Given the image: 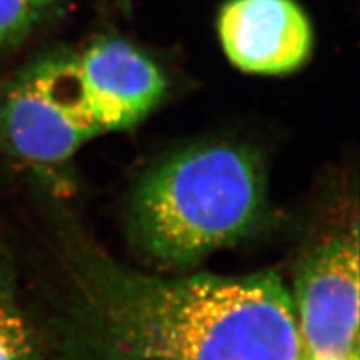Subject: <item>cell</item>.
<instances>
[{"instance_id": "52a82bcc", "label": "cell", "mask_w": 360, "mask_h": 360, "mask_svg": "<svg viewBox=\"0 0 360 360\" xmlns=\"http://www.w3.org/2000/svg\"><path fill=\"white\" fill-rule=\"evenodd\" d=\"M0 360H45L33 319L18 296L13 257L0 236Z\"/></svg>"}, {"instance_id": "3957f363", "label": "cell", "mask_w": 360, "mask_h": 360, "mask_svg": "<svg viewBox=\"0 0 360 360\" xmlns=\"http://www.w3.org/2000/svg\"><path fill=\"white\" fill-rule=\"evenodd\" d=\"M98 134L75 54L47 56L0 87V152L9 158L59 165Z\"/></svg>"}, {"instance_id": "5b68a950", "label": "cell", "mask_w": 360, "mask_h": 360, "mask_svg": "<svg viewBox=\"0 0 360 360\" xmlns=\"http://www.w3.org/2000/svg\"><path fill=\"white\" fill-rule=\"evenodd\" d=\"M218 32L230 62L251 74L296 71L314 45L311 22L295 0H229Z\"/></svg>"}, {"instance_id": "6da1fadb", "label": "cell", "mask_w": 360, "mask_h": 360, "mask_svg": "<svg viewBox=\"0 0 360 360\" xmlns=\"http://www.w3.org/2000/svg\"><path fill=\"white\" fill-rule=\"evenodd\" d=\"M70 290L33 320L45 360H297L291 291L274 270L165 278L84 240L66 248Z\"/></svg>"}, {"instance_id": "ba28073f", "label": "cell", "mask_w": 360, "mask_h": 360, "mask_svg": "<svg viewBox=\"0 0 360 360\" xmlns=\"http://www.w3.org/2000/svg\"><path fill=\"white\" fill-rule=\"evenodd\" d=\"M58 0H0V50L26 41L49 18Z\"/></svg>"}, {"instance_id": "277c9868", "label": "cell", "mask_w": 360, "mask_h": 360, "mask_svg": "<svg viewBox=\"0 0 360 360\" xmlns=\"http://www.w3.org/2000/svg\"><path fill=\"white\" fill-rule=\"evenodd\" d=\"M299 357L344 360L359 356L357 229L324 242L302 263L291 291Z\"/></svg>"}, {"instance_id": "8992f818", "label": "cell", "mask_w": 360, "mask_h": 360, "mask_svg": "<svg viewBox=\"0 0 360 360\" xmlns=\"http://www.w3.org/2000/svg\"><path fill=\"white\" fill-rule=\"evenodd\" d=\"M75 58L99 132L137 125L165 95L160 68L125 41L101 39Z\"/></svg>"}, {"instance_id": "9c48e42d", "label": "cell", "mask_w": 360, "mask_h": 360, "mask_svg": "<svg viewBox=\"0 0 360 360\" xmlns=\"http://www.w3.org/2000/svg\"><path fill=\"white\" fill-rule=\"evenodd\" d=\"M297 360H308V359H303V357H297ZM344 360H359V356H353V357H348Z\"/></svg>"}, {"instance_id": "7a4b0ae2", "label": "cell", "mask_w": 360, "mask_h": 360, "mask_svg": "<svg viewBox=\"0 0 360 360\" xmlns=\"http://www.w3.org/2000/svg\"><path fill=\"white\" fill-rule=\"evenodd\" d=\"M264 176L240 146L191 148L161 162L135 188L134 245L164 267H184L242 239L264 210Z\"/></svg>"}]
</instances>
